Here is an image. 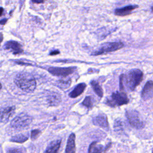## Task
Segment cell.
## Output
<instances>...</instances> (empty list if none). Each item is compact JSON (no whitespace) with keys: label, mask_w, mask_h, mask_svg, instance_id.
Returning <instances> with one entry per match:
<instances>
[{"label":"cell","mask_w":153,"mask_h":153,"mask_svg":"<svg viewBox=\"0 0 153 153\" xmlns=\"http://www.w3.org/2000/svg\"><path fill=\"white\" fill-rule=\"evenodd\" d=\"M71 83V81L70 79L66 80H59L57 82V85L61 89H66L70 86Z\"/></svg>","instance_id":"20"},{"label":"cell","mask_w":153,"mask_h":153,"mask_svg":"<svg viewBox=\"0 0 153 153\" xmlns=\"http://www.w3.org/2000/svg\"><path fill=\"white\" fill-rule=\"evenodd\" d=\"M15 84L23 91L33 92L36 88V81L33 76L27 72L18 73L14 78Z\"/></svg>","instance_id":"1"},{"label":"cell","mask_w":153,"mask_h":153,"mask_svg":"<svg viewBox=\"0 0 153 153\" xmlns=\"http://www.w3.org/2000/svg\"><path fill=\"white\" fill-rule=\"evenodd\" d=\"M59 54V51L58 50H54V51H52L50 52V55L51 56H54V55H56V54Z\"/></svg>","instance_id":"25"},{"label":"cell","mask_w":153,"mask_h":153,"mask_svg":"<svg viewBox=\"0 0 153 153\" xmlns=\"http://www.w3.org/2000/svg\"><path fill=\"white\" fill-rule=\"evenodd\" d=\"M7 20V19H2V20H1V25H4V24L6 23Z\"/></svg>","instance_id":"26"},{"label":"cell","mask_w":153,"mask_h":153,"mask_svg":"<svg viewBox=\"0 0 153 153\" xmlns=\"http://www.w3.org/2000/svg\"><path fill=\"white\" fill-rule=\"evenodd\" d=\"M93 123L94 125L100 127L104 129H108V122L107 117L105 114H99L95 117L93 120Z\"/></svg>","instance_id":"10"},{"label":"cell","mask_w":153,"mask_h":153,"mask_svg":"<svg viewBox=\"0 0 153 153\" xmlns=\"http://www.w3.org/2000/svg\"><path fill=\"white\" fill-rule=\"evenodd\" d=\"M8 153H25L24 149L19 148H9L7 151Z\"/></svg>","instance_id":"23"},{"label":"cell","mask_w":153,"mask_h":153,"mask_svg":"<svg viewBox=\"0 0 153 153\" xmlns=\"http://www.w3.org/2000/svg\"><path fill=\"white\" fill-rule=\"evenodd\" d=\"M86 87V84L85 83H80L75 86V87L69 93V96L71 98H75L79 96Z\"/></svg>","instance_id":"16"},{"label":"cell","mask_w":153,"mask_h":153,"mask_svg":"<svg viewBox=\"0 0 153 153\" xmlns=\"http://www.w3.org/2000/svg\"><path fill=\"white\" fill-rule=\"evenodd\" d=\"M41 134V131L38 129H35V130H33L31 131V134H30V137L32 140H35L36 139L38 136H39V134Z\"/></svg>","instance_id":"22"},{"label":"cell","mask_w":153,"mask_h":153,"mask_svg":"<svg viewBox=\"0 0 153 153\" xmlns=\"http://www.w3.org/2000/svg\"><path fill=\"white\" fill-rule=\"evenodd\" d=\"M2 12H3V8L1 7V16H2Z\"/></svg>","instance_id":"28"},{"label":"cell","mask_w":153,"mask_h":153,"mask_svg":"<svg viewBox=\"0 0 153 153\" xmlns=\"http://www.w3.org/2000/svg\"><path fill=\"white\" fill-rule=\"evenodd\" d=\"M114 128L116 130H121L122 128V125H121V123L120 121H115V123H114Z\"/></svg>","instance_id":"24"},{"label":"cell","mask_w":153,"mask_h":153,"mask_svg":"<svg viewBox=\"0 0 153 153\" xmlns=\"http://www.w3.org/2000/svg\"><path fill=\"white\" fill-rule=\"evenodd\" d=\"M44 1H32V2L33 3H35V4H40V3H43Z\"/></svg>","instance_id":"27"},{"label":"cell","mask_w":153,"mask_h":153,"mask_svg":"<svg viewBox=\"0 0 153 153\" xmlns=\"http://www.w3.org/2000/svg\"><path fill=\"white\" fill-rule=\"evenodd\" d=\"M61 144V140H55L50 142L47 147L45 153H57Z\"/></svg>","instance_id":"15"},{"label":"cell","mask_w":153,"mask_h":153,"mask_svg":"<svg viewBox=\"0 0 153 153\" xmlns=\"http://www.w3.org/2000/svg\"><path fill=\"white\" fill-rule=\"evenodd\" d=\"M91 87L94 90V91L95 92V93L100 97H102L103 96V90L101 87V86L99 85V84L94 81V80H92L90 82Z\"/></svg>","instance_id":"18"},{"label":"cell","mask_w":153,"mask_h":153,"mask_svg":"<svg viewBox=\"0 0 153 153\" xmlns=\"http://www.w3.org/2000/svg\"><path fill=\"white\" fill-rule=\"evenodd\" d=\"M32 121V117L25 113L17 115L11 122V126L14 128H23L27 127Z\"/></svg>","instance_id":"5"},{"label":"cell","mask_w":153,"mask_h":153,"mask_svg":"<svg viewBox=\"0 0 153 153\" xmlns=\"http://www.w3.org/2000/svg\"><path fill=\"white\" fill-rule=\"evenodd\" d=\"M143 79V72L138 69H134L123 75V82L130 90H134L141 82Z\"/></svg>","instance_id":"2"},{"label":"cell","mask_w":153,"mask_h":153,"mask_svg":"<svg viewBox=\"0 0 153 153\" xmlns=\"http://www.w3.org/2000/svg\"><path fill=\"white\" fill-rule=\"evenodd\" d=\"M151 11L153 13V6L151 7Z\"/></svg>","instance_id":"29"},{"label":"cell","mask_w":153,"mask_h":153,"mask_svg":"<svg viewBox=\"0 0 153 153\" xmlns=\"http://www.w3.org/2000/svg\"><path fill=\"white\" fill-rule=\"evenodd\" d=\"M152 153H153V149H152Z\"/></svg>","instance_id":"30"},{"label":"cell","mask_w":153,"mask_h":153,"mask_svg":"<svg viewBox=\"0 0 153 153\" xmlns=\"http://www.w3.org/2000/svg\"><path fill=\"white\" fill-rule=\"evenodd\" d=\"M126 115L131 126L137 129H140L143 127V123L140 120L137 111L135 110H127Z\"/></svg>","instance_id":"6"},{"label":"cell","mask_w":153,"mask_h":153,"mask_svg":"<svg viewBox=\"0 0 153 153\" xmlns=\"http://www.w3.org/2000/svg\"><path fill=\"white\" fill-rule=\"evenodd\" d=\"M75 67L68 68H59V67H50L48 68V72L53 75L66 76L75 71Z\"/></svg>","instance_id":"7"},{"label":"cell","mask_w":153,"mask_h":153,"mask_svg":"<svg viewBox=\"0 0 153 153\" xmlns=\"http://www.w3.org/2000/svg\"><path fill=\"white\" fill-rule=\"evenodd\" d=\"M137 8H138V6L136 5H127V6H126V7H124L122 8L115 9L114 13L117 16H124L130 14L133 10H134V9H136Z\"/></svg>","instance_id":"12"},{"label":"cell","mask_w":153,"mask_h":153,"mask_svg":"<svg viewBox=\"0 0 153 153\" xmlns=\"http://www.w3.org/2000/svg\"><path fill=\"white\" fill-rule=\"evenodd\" d=\"M14 106H9L2 109L1 111V121L4 123H7L9 118L14 114Z\"/></svg>","instance_id":"11"},{"label":"cell","mask_w":153,"mask_h":153,"mask_svg":"<svg viewBox=\"0 0 153 153\" xmlns=\"http://www.w3.org/2000/svg\"><path fill=\"white\" fill-rule=\"evenodd\" d=\"M128 102L129 99L124 92L116 91L113 93L111 96L107 97L106 104L110 106H116L127 104Z\"/></svg>","instance_id":"3"},{"label":"cell","mask_w":153,"mask_h":153,"mask_svg":"<svg viewBox=\"0 0 153 153\" xmlns=\"http://www.w3.org/2000/svg\"><path fill=\"white\" fill-rule=\"evenodd\" d=\"M5 50H9L10 52L14 54H20L23 52V49L21 44L15 41H7L4 45Z\"/></svg>","instance_id":"8"},{"label":"cell","mask_w":153,"mask_h":153,"mask_svg":"<svg viewBox=\"0 0 153 153\" xmlns=\"http://www.w3.org/2000/svg\"><path fill=\"white\" fill-rule=\"evenodd\" d=\"M102 151L103 146L97 144L96 142H93L89 146L88 153H102Z\"/></svg>","instance_id":"17"},{"label":"cell","mask_w":153,"mask_h":153,"mask_svg":"<svg viewBox=\"0 0 153 153\" xmlns=\"http://www.w3.org/2000/svg\"><path fill=\"white\" fill-rule=\"evenodd\" d=\"M75 152V134L71 133L68 139L65 153Z\"/></svg>","instance_id":"13"},{"label":"cell","mask_w":153,"mask_h":153,"mask_svg":"<svg viewBox=\"0 0 153 153\" xmlns=\"http://www.w3.org/2000/svg\"><path fill=\"white\" fill-rule=\"evenodd\" d=\"M124 44L122 42H112L103 44L99 48L92 53V55L98 56L103 54L112 52L122 48Z\"/></svg>","instance_id":"4"},{"label":"cell","mask_w":153,"mask_h":153,"mask_svg":"<svg viewBox=\"0 0 153 153\" xmlns=\"http://www.w3.org/2000/svg\"><path fill=\"white\" fill-rule=\"evenodd\" d=\"M153 96V81H148L142 89L141 97L142 98L146 100Z\"/></svg>","instance_id":"9"},{"label":"cell","mask_w":153,"mask_h":153,"mask_svg":"<svg viewBox=\"0 0 153 153\" xmlns=\"http://www.w3.org/2000/svg\"><path fill=\"white\" fill-rule=\"evenodd\" d=\"M27 139H28V137L26 136L23 134H17L13 136L10 139V141L17 142V143H23L26 142Z\"/></svg>","instance_id":"19"},{"label":"cell","mask_w":153,"mask_h":153,"mask_svg":"<svg viewBox=\"0 0 153 153\" xmlns=\"http://www.w3.org/2000/svg\"><path fill=\"white\" fill-rule=\"evenodd\" d=\"M82 104L84 106H86L88 109H90L91 108H92V106L93 105V100L91 97L87 96L84 99Z\"/></svg>","instance_id":"21"},{"label":"cell","mask_w":153,"mask_h":153,"mask_svg":"<svg viewBox=\"0 0 153 153\" xmlns=\"http://www.w3.org/2000/svg\"><path fill=\"white\" fill-rule=\"evenodd\" d=\"M61 100L60 95L58 93L54 91L50 93L47 97V101L51 106H56L59 105L60 103Z\"/></svg>","instance_id":"14"}]
</instances>
